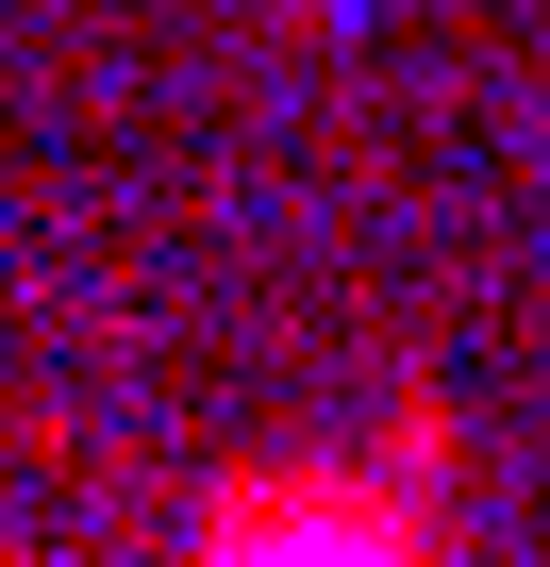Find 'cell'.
<instances>
[{"label": "cell", "mask_w": 550, "mask_h": 567, "mask_svg": "<svg viewBox=\"0 0 550 567\" xmlns=\"http://www.w3.org/2000/svg\"><path fill=\"white\" fill-rule=\"evenodd\" d=\"M184 567H450V401H401L367 451L234 467Z\"/></svg>", "instance_id": "cell-1"}, {"label": "cell", "mask_w": 550, "mask_h": 567, "mask_svg": "<svg viewBox=\"0 0 550 567\" xmlns=\"http://www.w3.org/2000/svg\"><path fill=\"white\" fill-rule=\"evenodd\" d=\"M301 34H351V0H301Z\"/></svg>", "instance_id": "cell-2"}]
</instances>
